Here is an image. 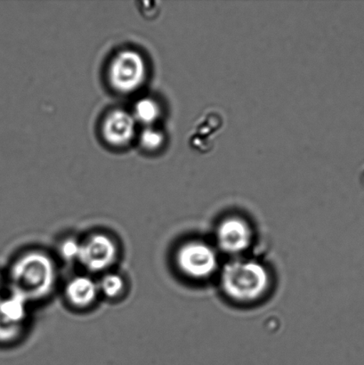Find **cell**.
Instances as JSON below:
<instances>
[{
    "label": "cell",
    "instance_id": "8992f818",
    "mask_svg": "<svg viewBox=\"0 0 364 365\" xmlns=\"http://www.w3.org/2000/svg\"><path fill=\"white\" fill-rule=\"evenodd\" d=\"M253 232L247 221L231 217L221 222L216 232L217 245L222 252L238 255L251 245Z\"/></svg>",
    "mask_w": 364,
    "mask_h": 365
},
{
    "label": "cell",
    "instance_id": "9c48e42d",
    "mask_svg": "<svg viewBox=\"0 0 364 365\" xmlns=\"http://www.w3.org/2000/svg\"><path fill=\"white\" fill-rule=\"evenodd\" d=\"M28 300L16 292L0 298V319L14 325H23L27 317Z\"/></svg>",
    "mask_w": 364,
    "mask_h": 365
},
{
    "label": "cell",
    "instance_id": "277c9868",
    "mask_svg": "<svg viewBox=\"0 0 364 365\" xmlns=\"http://www.w3.org/2000/svg\"><path fill=\"white\" fill-rule=\"evenodd\" d=\"M108 76L110 83L117 91L131 93L144 83L146 66L142 56L135 50L120 51L110 61Z\"/></svg>",
    "mask_w": 364,
    "mask_h": 365
},
{
    "label": "cell",
    "instance_id": "7c38bea8",
    "mask_svg": "<svg viewBox=\"0 0 364 365\" xmlns=\"http://www.w3.org/2000/svg\"><path fill=\"white\" fill-rule=\"evenodd\" d=\"M139 144L146 151H155L163 145L164 135L162 131L155 127L145 126L138 137Z\"/></svg>",
    "mask_w": 364,
    "mask_h": 365
},
{
    "label": "cell",
    "instance_id": "6da1fadb",
    "mask_svg": "<svg viewBox=\"0 0 364 365\" xmlns=\"http://www.w3.org/2000/svg\"><path fill=\"white\" fill-rule=\"evenodd\" d=\"M12 292L28 302L48 298L56 287V267L48 254L31 250L14 261L10 270Z\"/></svg>",
    "mask_w": 364,
    "mask_h": 365
},
{
    "label": "cell",
    "instance_id": "7a4b0ae2",
    "mask_svg": "<svg viewBox=\"0 0 364 365\" xmlns=\"http://www.w3.org/2000/svg\"><path fill=\"white\" fill-rule=\"evenodd\" d=\"M221 286L228 298L239 303H251L269 292L271 278L263 264L254 260L235 259L221 272Z\"/></svg>",
    "mask_w": 364,
    "mask_h": 365
},
{
    "label": "cell",
    "instance_id": "52a82bcc",
    "mask_svg": "<svg viewBox=\"0 0 364 365\" xmlns=\"http://www.w3.org/2000/svg\"><path fill=\"white\" fill-rule=\"evenodd\" d=\"M135 120L132 114L123 110L108 113L103 123V135L106 142L114 146L130 144L135 133Z\"/></svg>",
    "mask_w": 364,
    "mask_h": 365
},
{
    "label": "cell",
    "instance_id": "4fadbf2b",
    "mask_svg": "<svg viewBox=\"0 0 364 365\" xmlns=\"http://www.w3.org/2000/svg\"><path fill=\"white\" fill-rule=\"evenodd\" d=\"M23 331V325H14L5 323L0 319V343H10L16 341Z\"/></svg>",
    "mask_w": 364,
    "mask_h": 365
},
{
    "label": "cell",
    "instance_id": "8fae6325",
    "mask_svg": "<svg viewBox=\"0 0 364 365\" xmlns=\"http://www.w3.org/2000/svg\"><path fill=\"white\" fill-rule=\"evenodd\" d=\"M99 292L108 299H116L123 294L125 289L123 278L115 274L105 275L99 282Z\"/></svg>",
    "mask_w": 364,
    "mask_h": 365
},
{
    "label": "cell",
    "instance_id": "5bb4252c",
    "mask_svg": "<svg viewBox=\"0 0 364 365\" xmlns=\"http://www.w3.org/2000/svg\"><path fill=\"white\" fill-rule=\"evenodd\" d=\"M81 242L70 238L66 240L60 246V253L68 261L78 260L80 256Z\"/></svg>",
    "mask_w": 364,
    "mask_h": 365
},
{
    "label": "cell",
    "instance_id": "9a60e30c",
    "mask_svg": "<svg viewBox=\"0 0 364 365\" xmlns=\"http://www.w3.org/2000/svg\"><path fill=\"white\" fill-rule=\"evenodd\" d=\"M1 289H2V278L0 275V298H1Z\"/></svg>",
    "mask_w": 364,
    "mask_h": 365
},
{
    "label": "cell",
    "instance_id": "ba28073f",
    "mask_svg": "<svg viewBox=\"0 0 364 365\" xmlns=\"http://www.w3.org/2000/svg\"><path fill=\"white\" fill-rule=\"evenodd\" d=\"M99 293L98 284L88 277H77L68 282L66 297L71 306L87 309L94 304Z\"/></svg>",
    "mask_w": 364,
    "mask_h": 365
},
{
    "label": "cell",
    "instance_id": "30bf717a",
    "mask_svg": "<svg viewBox=\"0 0 364 365\" xmlns=\"http://www.w3.org/2000/svg\"><path fill=\"white\" fill-rule=\"evenodd\" d=\"M160 106L155 99L144 98L138 100L135 103L133 114L135 123L145 124V126H151L160 116Z\"/></svg>",
    "mask_w": 364,
    "mask_h": 365
},
{
    "label": "cell",
    "instance_id": "3957f363",
    "mask_svg": "<svg viewBox=\"0 0 364 365\" xmlns=\"http://www.w3.org/2000/svg\"><path fill=\"white\" fill-rule=\"evenodd\" d=\"M175 260L181 273L192 280H205L212 277L219 267L216 250L201 241L182 245Z\"/></svg>",
    "mask_w": 364,
    "mask_h": 365
},
{
    "label": "cell",
    "instance_id": "5b68a950",
    "mask_svg": "<svg viewBox=\"0 0 364 365\" xmlns=\"http://www.w3.org/2000/svg\"><path fill=\"white\" fill-rule=\"evenodd\" d=\"M117 256L115 242L108 235L95 234L81 242L78 261L85 269L100 273L112 267Z\"/></svg>",
    "mask_w": 364,
    "mask_h": 365
}]
</instances>
